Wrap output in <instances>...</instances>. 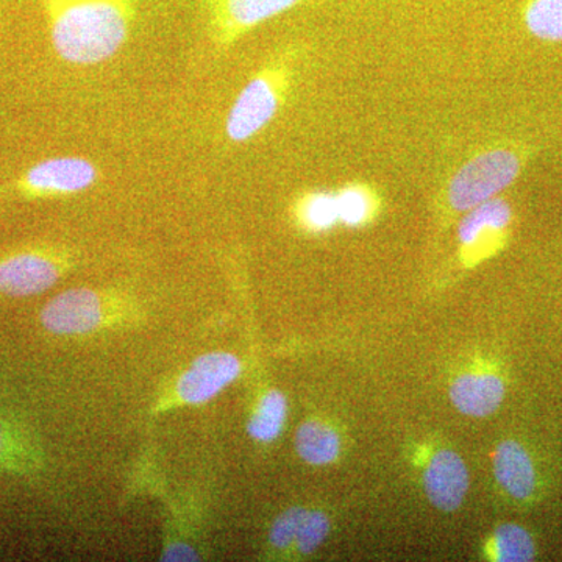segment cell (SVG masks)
Wrapping results in <instances>:
<instances>
[{
	"label": "cell",
	"mask_w": 562,
	"mask_h": 562,
	"mask_svg": "<svg viewBox=\"0 0 562 562\" xmlns=\"http://www.w3.org/2000/svg\"><path fill=\"white\" fill-rule=\"evenodd\" d=\"M98 179V168L87 158L55 157L22 172L14 180L13 190L24 199L65 198L90 190Z\"/></svg>",
	"instance_id": "6"
},
{
	"label": "cell",
	"mask_w": 562,
	"mask_h": 562,
	"mask_svg": "<svg viewBox=\"0 0 562 562\" xmlns=\"http://www.w3.org/2000/svg\"><path fill=\"white\" fill-rule=\"evenodd\" d=\"M40 465V447L31 436L0 417V471L31 475Z\"/></svg>",
	"instance_id": "13"
},
{
	"label": "cell",
	"mask_w": 562,
	"mask_h": 562,
	"mask_svg": "<svg viewBox=\"0 0 562 562\" xmlns=\"http://www.w3.org/2000/svg\"><path fill=\"white\" fill-rule=\"evenodd\" d=\"M292 54L272 58L251 77L228 111L225 133L233 143H246L265 131L286 101L294 76Z\"/></svg>",
	"instance_id": "3"
},
{
	"label": "cell",
	"mask_w": 562,
	"mask_h": 562,
	"mask_svg": "<svg viewBox=\"0 0 562 562\" xmlns=\"http://www.w3.org/2000/svg\"><path fill=\"white\" fill-rule=\"evenodd\" d=\"M113 299L102 291L74 288L52 297L40 313L44 330L52 335H87L109 324Z\"/></svg>",
	"instance_id": "5"
},
{
	"label": "cell",
	"mask_w": 562,
	"mask_h": 562,
	"mask_svg": "<svg viewBox=\"0 0 562 562\" xmlns=\"http://www.w3.org/2000/svg\"><path fill=\"white\" fill-rule=\"evenodd\" d=\"M50 43L70 65L109 60L124 46L135 20L133 0H41Z\"/></svg>",
	"instance_id": "1"
},
{
	"label": "cell",
	"mask_w": 562,
	"mask_h": 562,
	"mask_svg": "<svg viewBox=\"0 0 562 562\" xmlns=\"http://www.w3.org/2000/svg\"><path fill=\"white\" fill-rule=\"evenodd\" d=\"M339 222L347 227H360L375 214L376 194L366 184H349L336 194Z\"/></svg>",
	"instance_id": "17"
},
{
	"label": "cell",
	"mask_w": 562,
	"mask_h": 562,
	"mask_svg": "<svg viewBox=\"0 0 562 562\" xmlns=\"http://www.w3.org/2000/svg\"><path fill=\"white\" fill-rule=\"evenodd\" d=\"M328 532H330V519L327 514L306 509L294 546L302 554H312L324 543Z\"/></svg>",
	"instance_id": "20"
},
{
	"label": "cell",
	"mask_w": 562,
	"mask_h": 562,
	"mask_svg": "<svg viewBox=\"0 0 562 562\" xmlns=\"http://www.w3.org/2000/svg\"><path fill=\"white\" fill-rule=\"evenodd\" d=\"M306 509L302 506L286 509L273 520L271 531H269V542L279 550L290 549L297 539L299 528H301L303 516Z\"/></svg>",
	"instance_id": "21"
},
{
	"label": "cell",
	"mask_w": 562,
	"mask_h": 562,
	"mask_svg": "<svg viewBox=\"0 0 562 562\" xmlns=\"http://www.w3.org/2000/svg\"><path fill=\"white\" fill-rule=\"evenodd\" d=\"M297 217L306 231L314 233L330 231L339 222L336 194L310 192L299 202Z\"/></svg>",
	"instance_id": "18"
},
{
	"label": "cell",
	"mask_w": 562,
	"mask_h": 562,
	"mask_svg": "<svg viewBox=\"0 0 562 562\" xmlns=\"http://www.w3.org/2000/svg\"><path fill=\"white\" fill-rule=\"evenodd\" d=\"M243 362L228 351H211L194 360L177 379V402L183 405H203L213 401L225 387L239 379Z\"/></svg>",
	"instance_id": "8"
},
{
	"label": "cell",
	"mask_w": 562,
	"mask_h": 562,
	"mask_svg": "<svg viewBox=\"0 0 562 562\" xmlns=\"http://www.w3.org/2000/svg\"><path fill=\"white\" fill-rule=\"evenodd\" d=\"M512 222V205L503 199H491L465 214L458 232L461 246L468 251L479 250V258L486 257L505 241Z\"/></svg>",
	"instance_id": "9"
},
{
	"label": "cell",
	"mask_w": 562,
	"mask_h": 562,
	"mask_svg": "<svg viewBox=\"0 0 562 562\" xmlns=\"http://www.w3.org/2000/svg\"><path fill=\"white\" fill-rule=\"evenodd\" d=\"M295 450L308 464H331L341 453V438L330 425L306 420L295 432Z\"/></svg>",
	"instance_id": "14"
},
{
	"label": "cell",
	"mask_w": 562,
	"mask_h": 562,
	"mask_svg": "<svg viewBox=\"0 0 562 562\" xmlns=\"http://www.w3.org/2000/svg\"><path fill=\"white\" fill-rule=\"evenodd\" d=\"M69 250L49 244L0 254V295L32 297L54 288L72 269Z\"/></svg>",
	"instance_id": "4"
},
{
	"label": "cell",
	"mask_w": 562,
	"mask_h": 562,
	"mask_svg": "<svg viewBox=\"0 0 562 562\" xmlns=\"http://www.w3.org/2000/svg\"><path fill=\"white\" fill-rule=\"evenodd\" d=\"M288 417V401L283 392L271 390L266 392L251 413L247 431L255 441L273 442L283 431Z\"/></svg>",
	"instance_id": "15"
},
{
	"label": "cell",
	"mask_w": 562,
	"mask_h": 562,
	"mask_svg": "<svg viewBox=\"0 0 562 562\" xmlns=\"http://www.w3.org/2000/svg\"><path fill=\"white\" fill-rule=\"evenodd\" d=\"M494 475L497 483L514 501L525 502L532 497L538 484L535 462L522 443L505 441L494 453Z\"/></svg>",
	"instance_id": "12"
},
{
	"label": "cell",
	"mask_w": 562,
	"mask_h": 562,
	"mask_svg": "<svg viewBox=\"0 0 562 562\" xmlns=\"http://www.w3.org/2000/svg\"><path fill=\"white\" fill-rule=\"evenodd\" d=\"M527 150L517 146H495L480 151L453 173L446 190L447 205L454 213H468L497 198L519 179Z\"/></svg>",
	"instance_id": "2"
},
{
	"label": "cell",
	"mask_w": 562,
	"mask_h": 562,
	"mask_svg": "<svg viewBox=\"0 0 562 562\" xmlns=\"http://www.w3.org/2000/svg\"><path fill=\"white\" fill-rule=\"evenodd\" d=\"M522 21L535 38L562 43V0H527Z\"/></svg>",
	"instance_id": "16"
},
{
	"label": "cell",
	"mask_w": 562,
	"mask_h": 562,
	"mask_svg": "<svg viewBox=\"0 0 562 562\" xmlns=\"http://www.w3.org/2000/svg\"><path fill=\"white\" fill-rule=\"evenodd\" d=\"M424 487L432 506L442 512H454L468 495V465L452 450H439L425 469Z\"/></svg>",
	"instance_id": "10"
},
{
	"label": "cell",
	"mask_w": 562,
	"mask_h": 562,
	"mask_svg": "<svg viewBox=\"0 0 562 562\" xmlns=\"http://www.w3.org/2000/svg\"><path fill=\"white\" fill-rule=\"evenodd\" d=\"M449 394L458 412L464 416L483 419L501 408L506 387L497 373H464L454 380Z\"/></svg>",
	"instance_id": "11"
},
{
	"label": "cell",
	"mask_w": 562,
	"mask_h": 562,
	"mask_svg": "<svg viewBox=\"0 0 562 562\" xmlns=\"http://www.w3.org/2000/svg\"><path fill=\"white\" fill-rule=\"evenodd\" d=\"M316 0H206L214 43L228 47L244 35L297 7Z\"/></svg>",
	"instance_id": "7"
},
{
	"label": "cell",
	"mask_w": 562,
	"mask_h": 562,
	"mask_svg": "<svg viewBox=\"0 0 562 562\" xmlns=\"http://www.w3.org/2000/svg\"><path fill=\"white\" fill-rule=\"evenodd\" d=\"M495 560L501 562H528L535 560L536 546L530 532L516 524L498 527L492 539Z\"/></svg>",
	"instance_id": "19"
}]
</instances>
